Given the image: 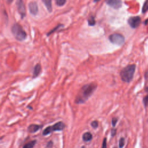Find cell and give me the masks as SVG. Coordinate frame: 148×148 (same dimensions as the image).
I'll use <instances>...</instances> for the list:
<instances>
[{"instance_id":"1","label":"cell","mask_w":148,"mask_h":148,"mask_svg":"<svg viewBox=\"0 0 148 148\" xmlns=\"http://www.w3.org/2000/svg\"><path fill=\"white\" fill-rule=\"evenodd\" d=\"M96 88L97 84L94 83H91L83 86L76 98V103L77 104L84 103L93 94Z\"/></svg>"},{"instance_id":"2","label":"cell","mask_w":148,"mask_h":148,"mask_svg":"<svg viewBox=\"0 0 148 148\" xmlns=\"http://www.w3.org/2000/svg\"><path fill=\"white\" fill-rule=\"evenodd\" d=\"M135 68V65H129L121 71L120 76L123 81L125 82H130L131 81L133 78Z\"/></svg>"},{"instance_id":"3","label":"cell","mask_w":148,"mask_h":148,"mask_svg":"<svg viewBox=\"0 0 148 148\" xmlns=\"http://www.w3.org/2000/svg\"><path fill=\"white\" fill-rule=\"evenodd\" d=\"M11 30L13 35H14L15 38L17 40L22 41L26 38L27 34H26V31L23 29V27L19 24H14L12 26Z\"/></svg>"},{"instance_id":"4","label":"cell","mask_w":148,"mask_h":148,"mask_svg":"<svg viewBox=\"0 0 148 148\" xmlns=\"http://www.w3.org/2000/svg\"><path fill=\"white\" fill-rule=\"evenodd\" d=\"M111 42L117 45H122L125 43V39L122 35L120 34H113L109 36Z\"/></svg>"},{"instance_id":"5","label":"cell","mask_w":148,"mask_h":148,"mask_svg":"<svg viewBox=\"0 0 148 148\" xmlns=\"http://www.w3.org/2000/svg\"><path fill=\"white\" fill-rule=\"evenodd\" d=\"M141 19L139 16H132L128 20V23L132 29H136L140 25Z\"/></svg>"},{"instance_id":"6","label":"cell","mask_w":148,"mask_h":148,"mask_svg":"<svg viewBox=\"0 0 148 148\" xmlns=\"http://www.w3.org/2000/svg\"><path fill=\"white\" fill-rule=\"evenodd\" d=\"M16 5L17 9H18V12L22 18L25 16L26 10V6L25 4L24 3L23 0H17L16 1Z\"/></svg>"},{"instance_id":"7","label":"cell","mask_w":148,"mask_h":148,"mask_svg":"<svg viewBox=\"0 0 148 148\" xmlns=\"http://www.w3.org/2000/svg\"><path fill=\"white\" fill-rule=\"evenodd\" d=\"M105 3L110 7L118 9L122 6L121 0H105Z\"/></svg>"},{"instance_id":"8","label":"cell","mask_w":148,"mask_h":148,"mask_svg":"<svg viewBox=\"0 0 148 148\" xmlns=\"http://www.w3.org/2000/svg\"><path fill=\"white\" fill-rule=\"evenodd\" d=\"M29 8L30 12L32 15H36L37 14V13L38 12V7L36 2L32 1L30 3Z\"/></svg>"},{"instance_id":"9","label":"cell","mask_w":148,"mask_h":148,"mask_svg":"<svg viewBox=\"0 0 148 148\" xmlns=\"http://www.w3.org/2000/svg\"><path fill=\"white\" fill-rule=\"evenodd\" d=\"M65 124L62 122V121H59L57 123L54 124L53 126H51L52 131H61V130H64L65 128Z\"/></svg>"},{"instance_id":"10","label":"cell","mask_w":148,"mask_h":148,"mask_svg":"<svg viewBox=\"0 0 148 148\" xmlns=\"http://www.w3.org/2000/svg\"><path fill=\"white\" fill-rule=\"evenodd\" d=\"M41 127H42V126L41 125L32 124V125H30L29 127H28V131L30 132H31V133H34V132H36V131H38V130H40Z\"/></svg>"},{"instance_id":"11","label":"cell","mask_w":148,"mask_h":148,"mask_svg":"<svg viewBox=\"0 0 148 148\" xmlns=\"http://www.w3.org/2000/svg\"><path fill=\"white\" fill-rule=\"evenodd\" d=\"M41 72V66L40 64H37L34 67L33 72V78H36Z\"/></svg>"},{"instance_id":"12","label":"cell","mask_w":148,"mask_h":148,"mask_svg":"<svg viewBox=\"0 0 148 148\" xmlns=\"http://www.w3.org/2000/svg\"><path fill=\"white\" fill-rule=\"evenodd\" d=\"M43 3L44 4L46 8H47V10L49 12H52V0H42Z\"/></svg>"},{"instance_id":"13","label":"cell","mask_w":148,"mask_h":148,"mask_svg":"<svg viewBox=\"0 0 148 148\" xmlns=\"http://www.w3.org/2000/svg\"><path fill=\"white\" fill-rule=\"evenodd\" d=\"M92 139V135L90 132H86L83 135V140L86 142L90 141Z\"/></svg>"},{"instance_id":"14","label":"cell","mask_w":148,"mask_h":148,"mask_svg":"<svg viewBox=\"0 0 148 148\" xmlns=\"http://www.w3.org/2000/svg\"><path fill=\"white\" fill-rule=\"evenodd\" d=\"M36 143V140L31 141H30V142L26 143V144L24 146L23 148H33Z\"/></svg>"},{"instance_id":"15","label":"cell","mask_w":148,"mask_h":148,"mask_svg":"<svg viewBox=\"0 0 148 148\" xmlns=\"http://www.w3.org/2000/svg\"><path fill=\"white\" fill-rule=\"evenodd\" d=\"M53 131H52V130L51 126H49V127H46L44 130H43L42 134H43V135H47L50 134Z\"/></svg>"},{"instance_id":"16","label":"cell","mask_w":148,"mask_h":148,"mask_svg":"<svg viewBox=\"0 0 148 148\" xmlns=\"http://www.w3.org/2000/svg\"><path fill=\"white\" fill-rule=\"evenodd\" d=\"M147 10H148V0H146L144 4H143L142 12L143 14H145V13L147 11Z\"/></svg>"},{"instance_id":"17","label":"cell","mask_w":148,"mask_h":148,"mask_svg":"<svg viewBox=\"0 0 148 148\" xmlns=\"http://www.w3.org/2000/svg\"><path fill=\"white\" fill-rule=\"evenodd\" d=\"M88 23H89V26H94L95 24V20L94 17L93 16L90 17V19H89L88 20Z\"/></svg>"},{"instance_id":"18","label":"cell","mask_w":148,"mask_h":148,"mask_svg":"<svg viewBox=\"0 0 148 148\" xmlns=\"http://www.w3.org/2000/svg\"><path fill=\"white\" fill-rule=\"evenodd\" d=\"M55 2L58 6H61L66 3V0H55Z\"/></svg>"},{"instance_id":"19","label":"cell","mask_w":148,"mask_h":148,"mask_svg":"<svg viewBox=\"0 0 148 148\" xmlns=\"http://www.w3.org/2000/svg\"><path fill=\"white\" fill-rule=\"evenodd\" d=\"M125 143V140L124 138H121L119 141V147L120 148H122Z\"/></svg>"},{"instance_id":"20","label":"cell","mask_w":148,"mask_h":148,"mask_svg":"<svg viewBox=\"0 0 148 148\" xmlns=\"http://www.w3.org/2000/svg\"><path fill=\"white\" fill-rule=\"evenodd\" d=\"M91 125L93 128H97L98 126V121H93V122L91 123Z\"/></svg>"},{"instance_id":"21","label":"cell","mask_w":148,"mask_h":148,"mask_svg":"<svg viewBox=\"0 0 148 148\" xmlns=\"http://www.w3.org/2000/svg\"><path fill=\"white\" fill-rule=\"evenodd\" d=\"M143 103H144L145 106H148V95L144 98V99H143Z\"/></svg>"},{"instance_id":"22","label":"cell","mask_w":148,"mask_h":148,"mask_svg":"<svg viewBox=\"0 0 148 148\" xmlns=\"http://www.w3.org/2000/svg\"><path fill=\"white\" fill-rule=\"evenodd\" d=\"M117 121V119L116 118V117H114V118H113L112 119V126L115 127V125H116V124Z\"/></svg>"},{"instance_id":"23","label":"cell","mask_w":148,"mask_h":148,"mask_svg":"<svg viewBox=\"0 0 148 148\" xmlns=\"http://www.w3.org/2000/svg\"><path fill=\"white\" fill-rule=\"evenodd\" d=\"M102 148H106V139L104 138L103 140V146Z\"/></svg>"},{"instance_id":"24","label":"cell","mask_w":148,"mask_h":148,"mask_svg":"<svg viewBox=\"0 0 148 148\" xmlns=\"http://www.w3.org/2000/svg\"><path fill=\"white\" fill-rule=\"evenodd\" d=\"M116 130L114 129V128H112V130H111V135H112V136H114L115 134H116Z\"/></svg>"},{"instance_id":"25","label":"cell","mask_w":148,"mask_h":148,"mask_svg":"<svg viewBox=\"0 0 148 148\" xmlns=\"http://www.w3.org/2000/svg\"><path fill=\"white\" fill-rule=\"evenodd\" d=\"M52 141H50V142L47 143V147H52Z\"/></svg>"},{"instance_id":"26","label":"cell","mask_w":148,"mask_h":148,"mask_svg":"<svg viewBox=\"0 0 148 148\" xmlns=\"http://www.w3.org/2000/svg\"><path fill=\"white\" fill-rule=\"evenodd\" d=\"M99 1H100V0H94V2H95V3H97V2Z\"/></svg>"},{"instance_id":"27","label":"cell","mask_w":148,"mask_h":148,"mask_svg":"<svg viewBox=\"0 0 148 148\" xmlns=\"http://www.w3.org/2000/svg\"><path fill=\"white\" fill-rule=\"evenodd\" d=\"M114 148H116V147H114Z\"/></svg>"}]
</instances>
